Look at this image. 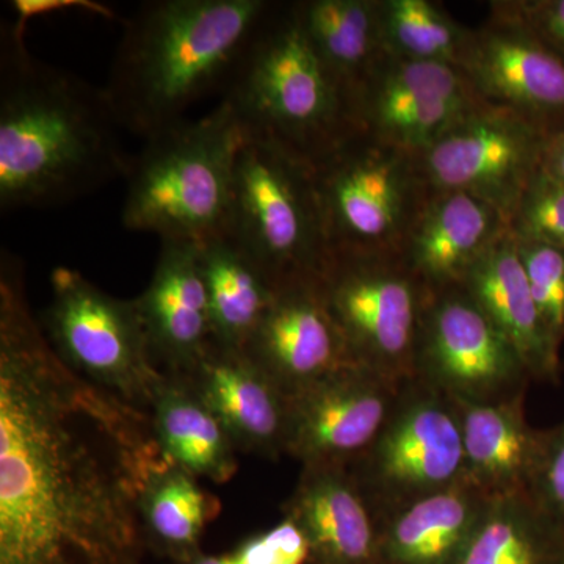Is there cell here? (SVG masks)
I'll return each instance as SVG.
<instances>
[{
	"label": "cell",
	"instance_id": "cell-24",
	"mask_svg": "<svg viewBox=\"0 0 564 564\" xmlns=\"http://www.w3.org/2000/svg\"><path fill=\"white\" fill-rule=\"evenodd\" d=\"M221 513V502L199 478L161 454L140 494V519L148 552L169 564L202 554L204 532Z\"/></svg>",
	"mask_w": 564,
	"mask_h": 564
},
{
	"label": "cell",
	"instance_id": "cell-11",
	"mask_svg": "<svg viewBox=\"0 0 564 564\" xmlns=\"http://www.w3.org/2000/svg\"><path fill=\"white\" fill-rule=\"evenodd\" d=\"M414 378L455 402L473 403L525 397L533 381L513 344L463 285L430 292Z\"/></svg>",
	"mask_w": 564,
	"mask_h": 564
},
{
	"label": "cell",
	"instance_id": "cell-9",
	"mask_svg": "<svg viewBox=\"0 0 564 564\" xmlns=\"http://www.w3.org/2000/svg\"><path fill=\"white\" fill-rule=\"evenodd\" d=\"M352 362L395 383L414 380L430 291L400 254H329L315 278Z\"/></svg>",
	"mask_w": 564,
	"mask_h": 564
},
{
	"label": "cell",
	"instance_id": "cell-10",
	"mask_svg": "<svg viewBox=\"0 0 564 564\" xmlns=\"http://www.w3.org/2000/svg\"><path fill=\"white\" fill-rule=\"evenodd\" d=\"M350 470L378 516L466 480L455 400L415 378L403 383L388 422Z\"/></svg>",
	"mask_w": 564,
	"mask_h": 564
},
{
	"label": "cell",
	"instance_id": "cell-2",
	"mask_svg": "<svg viewBox=\"0 0 564 564\" xmlns=\"http://www.w3.org/2000/svg\"><path fill=\"white\" fill-rule=\"evenodd\" d=\"M3 33L0 82V209H46L117 177L132 158L102 88L33 58Z\"/></svg>",
	"mask_w": 564,
	"mask_h": 564
},
{
	"label": "cell",
	"instance_id": "cell-20",
	"mask_svg": "<svg viewBox=\"0 0 564 564\" xmlns=\"http://www.w3.org/2000/svg\"><path fill=\"white\" fill-rule=\"evenodd\" d=\"M510 223L491 204L469 193H430L404 240L402 259L430 292L459 285Z\"/></svg>",
	"mask_w": 564,
	"mask_h": 564
},
{
	"label": "cell",
	"instance_id": "cell-23",
	"mask_svg": "<svg viewBox=\"0 0 564 564\" xmlns=\"http://www.w3.org/2000/svg\"><path fill=\"white\" fill-rule=\"evenodd\" d=\"M524 400L455 402L462 421L466 480L491 499L529 489L541 430L527 422Z\"/></svg>",
	"mask_w": 564,
	"mask_h": 564
},
{
	"label": "cell",
	"instance_id": "cell-31",
	"mask_svg": "<svg viewBox=\"0 0 564 564\" xmlns=\"http://www.w3.org/2000/svg\"><path fill=\"white\" fill-rule=\"evenodd\" d=\"M180 564H311V547L299 525L288 516L278 524L251 534L231 551L202 554Z\"/></svg>",
	"mask_w": 564,
	"mask_h": 564
},
{
	"label": "cell",
	"instance_id": "cell-36",
	"mask_svg": "<svg viewBox=\"0 0 564 564\" xmlns=\"http://www.w3.org/2000/svg\"><path fill=\"white\" fill-rule=\"evenodd\" d=\"M541 170L564 184V129L545 139Z\"/></svg>",
	"mask_w": 564,
	"mask_h": 564
},
{
	"label": "cell",
	"instance_id": "cell-12",
	"mask_svg": "<svg viewBox=\"0 0 564 564\" xmlns=\"http://www.w3.org/2000/svg\"><path fill=\"white\" fill-rule=\"evenodd\" d=\"M547 135L513 110L481 99L417 155L432 192L469 193L510 223L534 174Z\"/></svg>",
	"mask_w": 564,
	"mask_h": 564
},
{
	"label": "cell",
	"instance_id": "cell-3",
	"mask_svg": "<svg viewBox=\"0 0 564 564\" xmlns=\"http://www.w3.org/2000/svg\"><path fill=\"white\" fill-rule=\"evenodd\" d=\"M269 0H151L124 22L107 101L122 131L147 140L185 120L192 104L225 93Z\"/></svg>",
	"mask_w": 564,
	"mask_h": 564
},
{
	"label": "cell",
	"instance_id": "cell-35",
	"mask_svg": "<svg viewBox=\"0 0 564 564\" xmlns=\"http://www.w3.org/2000/svg\"><path fill=\"white\" fill-rule=\"evenodd\" d=\"M11 6L17 11V22L10 29L21 39L28 28V21L35 17L55 13V11L85 10L107 18V20L113 18V11L107 9L102 3L91 2V0H14Z\"/></svg>",
	"mask_w": 564,
	"mask_h": 564
},
{
	"label": "cell",
	"instance_id": "cell-29",
	"mask_svg": "<svg viewBox=\"0 0 564 564\" xmlns=\"http://www.w3.org/2000/svg\"><path fill=\"white\" fill-rule=\"evenodd\" d=\"M386 54L400 61L458 66L470 29L432 0H380Z\"/></svg>",
	"mask_w": 564,
	"mask_h": 564
},
{
	"label": "cell",
	"instance_id": "cell-7",
	"mask_svg": "<svg viewBox=\"0 0 564 564\" xmlns=\"http://www.w3.org/2000/svg\"><path fill=\"white\" fill-rule=\"evenodd\" d=\"M225 234L276 285L317 278L329 250L311 162L248 132Z\"/></svg>",
	"mask_w": 564,
	"mask_h": 564
},
{
	"label": "cell",
	"instance_id": "cell-5",
	"mask_svg": "<svg viewBox=\"0 0 564 564\" xmlns=\"http://www.w3.org/2000/svg\"><path fill=\"white\" fill-rule=\"evenodd\" d=\"M221 99L248 132L310 162L356 129L350 99L311 46L295 2H273Z\"/></svg>",
	"mask_w": 564,
	"mask_h": 564
},
{
	"label": "cell",
	"instance_id": "cell-32",
	"mask_svg": "<svg viewBox=\"0 0 564 564\" xmlns=\"http://www.w3.org/2000/svg\"><path fill=\"white\" fill-rule=\"evenodd\" d=\"M510 231L521 239L538 240L564 251V184L540 169L513 217Z\"/></svg>",
	"mask_w": 564,
	"mask_h": 564
},
{
	"label": "cell",
	"instance_id": "cell-16",
	"mask_svg": "<svg viewBox=\"0 0 564 564\" xmlns=\"http://www.w3.org/2000/svg\"><path fill=\"white\" fill-rule=\"evenodd\" d=\"M243 351L289 397L355 364L315 278L278 288Z\"/></svg>",
	"mask_w": 564,
	"mask_h": 564
},
{
	"label": "cell",
	"instance_id": "cell-1",
	"mask_svg": "<svg viewBox=\"0 0 564 564\" xmlns=\"http://www.w3.org/2000/svg\"><path fill=\"white\" fill-rule=\"evenodd\" d=\"M151 417L73 372L0 258V564H144Z\"/></svg>",
	"mask_w": 564,
	"mask_h": 564
},
{
	"label": "cell",
	"instance_id": "cell-22",
	"mask_svg": "<svg viewBox=\"0 0 564 564\" xmlns=\"http://www.w3.org/2000/svg\"><path fill=\"white\" fill-rule=\"evenodd\" d=\"M459 285L513 344L533 381H558L560 345L552 339L534 303L511 231L486 252Z\"/></svg>",
	"mask_w": 564,
	"mask_h": 564
},
{
	"label": "cell",
	"instance_id": "cell-14",
	"mask_svg": "<svg viewBox=\"0 0 564 564\" xmlns=\"http://www.w3.org/2000/svg\"><path fill=\"white\" fill-rule=\"evenodd\" d=\"M402 384L350 364L293 393L288 455L302 467L352 466L388 422Z\"/></svg>",
	"mask_w": 564,
	"mask_h": 564
},
{
	"label": "cell",
	"instance_id": "cell-21",
	"mask_svg": "<svg viewBox=\"0 0 564 564\" xmlns=\"http://www.w3.org/2000/svg\"><path fill=\"white\" fill-rule=\"evenodd\" d=\"M491 497L459 481L378 516V564H458Z\"/></svg>",
	"mask_w": 564,
	"mask_h": 564
},
{
	"label": "cell",
	"instance_id": "cell-19",
	"mask_svg": "<svg viewBox=\"0 0 564 564\" xmlns=\"http://www.w3.org/2000/svg\"><path fill=\"white\" fill-rule=\"evenodd\" d=\"M282 516L302 529L311 564H378L380 522L350 467H302Z\"/></svg>",
	"mask_w": 564,
	"mask_h": 564
},
{
	"label": "cell",
	"instance_id": "cell-6",
	"mask_svg": "<svg viewBox=\"0 0 564 564\" xmlns=\"http://www.w3.org/2000/svg\"><path fill=\"white\" fill-rule=\"evenodd\" d=\"M329 254H400L430 191L417 155L352 129L311 162Z\"/></svg>",
	"mask_w": 564,
	"mask_h": 564
},
{
	"label": "cell",
	"instance_id": "cell-4",
	"mask_svg": "<svg viewBox=\"0 0 564 564\" xmlns=\"http://www.w3.org/2000/svg\"><path fill=\"white\" fill-rule=\"evenodd\" d=\"M248 131L226 101L144 140L129 169L121 221L133 232L203 243L226 232Z\"/></svg>",
	"mask_w": 564,
	"mask_h": 564
},
{
	"label": "cell",
	"instance_id": "cell-18",
	"mask_svg": "<svg viewBox=\"0 0 564 564\" xmlns=\"http://www.w3.org/2000/svg\"><path fill=\"white\" fill-rule=\"evenodd\" d=\"M135 300L162 372H185L214 343L198 243L162 240L150 284Z\"/></svg>",
	"mask_w": 564,
	"mask_h": 564
},
{
	"label": "cell",
	"instance_id": "cell-34",
	"mask_svg": "<svg viewBox=\"0 0 564 564\" xmlns=\"http://www.w3.org/2000/svg\"><path fill=\"white\" fill-rule=\"evenodd\" d=\"M489 9L522 22L564 62V0H497Z\"/></svg>",
	"mask_w": 564,
	"mask_h": 564
},
{
	"label": "cell",
	"instance_id": "cell-26",
	"mask_svg": "<svg viewBox=\"0 0 564 564\" xmlns=\"http://www.w3.org/2000/svg\"><path fill=\"white\" fill-rule=\"evenodd\" d=\"M303 31L333 79L352 99L386 57L380 0L295 2Z\"/></svg>",
	"mask_w": 564,
	"mask_h": 564
},
{
	"label": "cell",
	"instance_id": "cell-25",
	"mask_svg": "<svg viewBox=\"0 0 564 564\" xmlns=\"http://www.w3.org/2000/svg\"><path fill=\"white\" fill-rule=\"evenodd\" d=\"M150 417L166 458L199 480L225 485L239 470V452L225 426L180 375L165 373Z\"/></svg>",
	"mask_w": 564,
	"mask_h": 564
},
{
	"label": "cell",
	"instance_id": "cell-27",
	"mask_svg": "<svg viewBox=\"0 0 564 564\" xmlns=\"http://www.w3.org/2000/svg\"><path fill=\"white\" fill-rule=\"evenodd\" d=\"M198 245L214 343L245 350L280 285L226 234Z\"/></svg>",
	"mask_w": 564,
	"mask_h": 564
},
{
	"label": "cell",
	"instance_id": "cell-8",
	"mask_svg": "<svg viewBox=\"0 0 564 564\" xmlns=\"http://www.w3.org/2000/svg\"><path fill=\"white\" fill-rule=\"evenodd\" d=\"M40 318L47 340L74 373L150 415L165 372L152 356L135 299L104 292L79 270L55 267Z\"/></svg>",
	"mask_w": 564,
	"mask_h": 564
},
{
	"label": "cell",
	"instance_id": "cell-28",
	"mask_svg": "<svg viewBox=\"0 0 564 564\" xmlns=\"http://www.w3.org/2000/svg\"><path fill=\"white\" fill-rule=\"evenodd\" d=\"M458 564H564V530L527 492L496 497Z\"/></svg>",
	"mask_w": 564,
	"mask_h": 564
},
{
	"label": "cell",
	"instance_id": "cell-30",
	"mask_svg": "<svg viewBox=\"0 0 564 564\" xmlns=\"http://www.w3.org/2000/svg\"><path fill=\"white\" fill-rule=\"evenodd\" d=\"M513 234V232H511ZM514 236V234H513ZM530 292L545 328L556 345L564 340V251L544 242L516 237Z\"/></svg>",
	"mask_w": 564,
	"mask_h": 564
},
{
	"label": "cell",
	"instance_id": "cell-15",
	"mask_svg": "<svg viewBox=\"0 0 564 564\" xmlns=\"http://www.w3.org/2000/svg\"><path fill=\"white\" fill-rule=\"evenodd\" d=\"M458 68L484 101L547 137L564 129V62L522 22L489 9L488 20L470 29Z\"/></svg>",
	"mask_w": 564,
	"mask_h": 564
},
{
	"label": "cell",
	"instance_id": "cell-13",
	"mask_svg": "<svg viewBox=\"0 0 564 564\" xmlns=\"http://www.w3.org/2000/svg\"><path fill=\"white\" fill-rule=\"evenodd\" d=\"M481 98L458 66L386 55L352 99L356 128L421 155Z\"/></svg>",
	"mask_w": 564,
	"mask_h": 564
},
{
	"label": "cell",
	"instance_id": "cell-33",
	"mask_svg": "<svg viewBox=\"0 0 564 564\" xmlns=\"http://www.w3.org/2000/svg\"><path fill=\"white\" fill-rule=\"evenodd\" d=\"M527 494L564 530V421L541 430L540 451Z\"/></svg>",
	"mask_w": 564,
	"mask_h": 564
},
{
	"label": "cell",
	"instance_id": "cell-17",
	"mask_svg": "<svg viewBox=\"0 0 564 564\" xmlns=\"http://www.w3.org/2000/svg\"><path fill=\"white\" fill-rule=\"evenodd\" d=\"M173 375L206 403L239 454L288 455L291 397L247 352L212 343L191 369Z\"/></svg>",
	"mask_w": 564,
	"mask_h": 564
}]
</instances>
